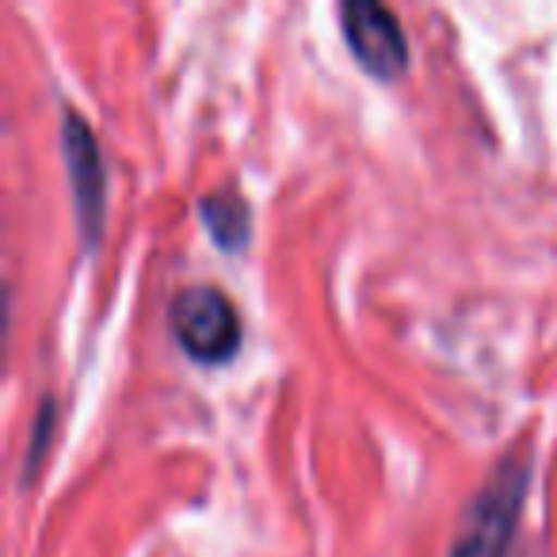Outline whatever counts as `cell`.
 Here are the masks:
<instances>
[{"instance_id":"cell-3","label":"cell","mask_w":557,"mask_h":557,"mask_svg":"<svg viewBox=\"0 0 557 557\" xmlns=\"http://www.w3.org/2000/svg\"><path fill=\"white\" fill-rule=\"evenodd\" d=\"M62 161L65 176H70L81 240H85V248H96L103 240V218H108V169H103V153L92 126L73 108H65L62 123Z\"/></svg>"},{"instance_id":"cell-6","label":"cell","mask_w":557,"mask_h":557,"mask_svg":"<svg viewBox=\"0 0 557 557\" xmlns=\"http://www.w3.org/2000/svg\"><path fill=\"white\" fill-rule=\"evenodd\" d=\"M54 424H58V405H54V397H42V401H39V412H35V424H32L35 443H27L24 478H27V473H35V470H39L42 455H47L50 440H54Z\"/></svg>"},{"instance_id":"cell-5","label":"cell","mask_w":557,"mask_h":557,"mask_svg":"<svg viewBox=\"0 0 557 557\" xmlns=\"http://www.w3.org/2000/svg\"><path fill=\"white\" fill-rule=\"evenodd\" d=\"M199 218L222 252H237L252 237V214H248V202L240 199L237 187H222V191L202 195Z\"/></svg>"},{"instance_id":"cell-2","label":"cell","mask_w":557,"mask_h":557,"mask_svg":"<svg viewBox=\"0 0 557 557\" xmlns=\"http://www.w3.org/2000/svg\"><path fill=\"white\" fill-rule=\"evenodd\" d=\"M169 325L176 344L202 367H222L240 348V318L225 290L210 283L184 287L169 306Z\"/></svg>"},{"instance_id":"cell-1","label":"cell","mask_w":557,"mask_h":557,"mask_svg":"<svg viewBox=\"0 0 557 557\" xmlns=\"http://www.w3.org/2000/svg\"><path fill=\"white\" fill-rule=\"evenodd\" d=\"M531 485V458L527 450H511L493 466L485 485L466 508L458 523L450 557H508L511 539L519 531V511Z\"/></svg>"},{"instance_id":"cell-4","label":"cell","mask_w":557,"mask_h":557,"mask_svg":"<svg viewBox=\"0 0 557 557\" xmlns=\"http://www.w3.org/2000/svg\"><path fill=\"white\" fill-rule=\"evenodd\" d=\"M341 27L359 70L379 81H394L409 65V39L397 16L379 0H348L341 4Z\"/></svg>"}]
</instances>
